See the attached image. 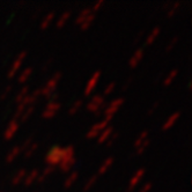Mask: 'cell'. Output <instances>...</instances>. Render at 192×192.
I'll return each mask as SVG.
<instances>
[]
</instances>
